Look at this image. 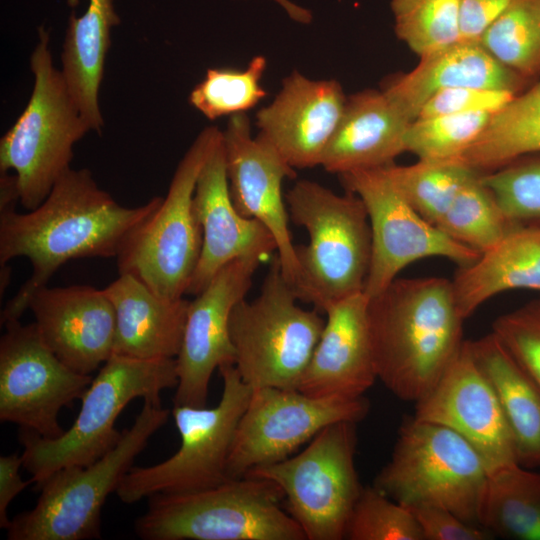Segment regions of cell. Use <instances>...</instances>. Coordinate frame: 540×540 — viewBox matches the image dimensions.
Returning <instances> with one entry per match:
<instances>
[{
	"instance_id": "cell-1",
	"label": "cell",
	"mask_w": 540,
	"mask_h": 540,
	"mask_svg": "<svg viewBox=\"0 0 540 540\" xmlns=\"http://www.w3.org/2000/svg\"><path fill=\"white\" fill-rule=\"evenodd\" d=\"M163 197L126 207L101 189L88 169L67 170L35 209H0L1 266L26 257L32 274L1 313V324L20 319L32 295L63 264L79 258L117 257L131 234L156 210Z\"/></svg>"
},
{
	"instance_id": "cell-2",
	"label": "cell",
	"mask_w": 540,
	"mask_h": 540,
	"mask_svg": "<svg viewBox=\"0 0 540 540\" xmlns=\"http://www.w3.org/2000/svg\"><path fill=\"white\" fill-rule=\"evenodd\" d=\"M368 316L377 378L398 398L417 403L464 343L452 281L396 278L369 298Z\"/></svg>"
},
{
	"instance_id": "cell-3",
	"label": "cell",
	"mask_w": 540,
	"mask_h": 540,
	"mask_svg": "<svg viewBox=\"0 0 540 540\" xmlns=\"http://www.w3.org/2000/svg\"><path fill=\"white\" fill-rule=\"evenodd\" d=\"M286 202L291 220L309 235L307 245L295 246L299 273L293 289L298 300L324 312L329 304L363 292L372 237L362 200L302 179L287 192Z\"/></svg>"
},
{
	"instance_id": "cell-4",
	"label": "cell",
	"mask_w": 540,
	"mask_h": 540,
	"mask_svg": "<svg viewBox=\"0 0 540 540\" xmlns=\"http://www.w3.org/2000/svg\"><path fill=\"white\" fill-rule=\"evenodd\" d=\"M178 383L176 360L137 359L112 354L81 397L74 423L57 438L21 429L23 467L39 485L53 472L89 465L116 446L115 423L129 402L141 397L160 403V393Z\"/></svg>"
},
{
	"instance_id": "cell-5",
	"label": "cell",
	"mask_w": 540,
	"mask_h": 540,
	"mask_svg": "<svg viewBox=\"0 0 540 540\" xmlns=\"http://www.w3.org/2000/svg\"><path fill=\"white\" fill-rule=\"evenodd\" d=\"M272 481L245 475L200 491L148 498L135 523L145 540H306Z\"/></svg>"
},
{
	"instance_id": "cell-6",
	"label": "cell",
	"mask_w": 540,
	"mask_h": 540,
	"mask_svg": "<svg viewBox=\"0 0 540 540\" xmlns=\"http://www.w3.org/2000/svg\"><path fill=\"white\" fill-rule=\"evenodd\" d=\"M38 35L30 57V99L0 140V172H14L20 203L27 210L46 199L71 168L74 145L91 131L54 65L47 31L41 27Z\"/></svg>"
},
{
	"instance_id": "cell-7",
	"label": "cell",
	"mask_w": 540,
	"mask_h": 540,
	"mask_svg": "<svg viewBox=\"0 0 540 540\" xmlns=\"http://www.w3.org/2000/svg\"><path fill=\"white\" fill-rule=\"evenodd\" d=\"M170 410L144 401L134 423L104 456L86 466L59 469L37 488L33 509L18 514L7 530L9 540H84L101 535V511L148 440L168 420Z\"/></svg>"
},
{
	"instance_id": "cell-8",
	"label": "cell",
	"mask_w": 540,
	"mask_h": 540,
	"mask_svg": "<svg viewBox=\"0 0 540 540\" xmlns=\"http://www.w3.org/2000/svg\"><path fill=\"white\" fill-rule=\"evenodd\" d=\"M489 473L481 455L458 433L410 417L401 424L391 458L374 486L405 506L443 507L479 525Z\"/></svg>"
},
{
	"instance_id": "cell-9",
	"label": "cell",
	"mask_w": 540,
	"mask_h": 540,
	"mask_svg": "<svg viewBox=\"0 0 540 540\" xmlns=\"http://www.w3.org/2000/svg\"><path fill=\"white\" fill-rule=\"evenodd\" d=\"M297 301L276 256L259 295L233 308L229 332L234 365L252 389H297L325 325L317 309H303Z\"/></svg>"
},
{
	"instance_id": "cell-10",
	"label": "cell",
	"mask_w": 540,
	"mask_h": 540,
	"mask_svg": "<svg viewBox=\"0 0 540 540\" xmlns=\"http://www.w3.org/2000/svg\"><path fill=\"white\" fill-rule=\"evenodd\" d=\"M221 133L208 126L198 134L180 160L166 196L116 257L119 274L134 276L162 298H182L197 266L202 229L193 197L200 171Z\"/></svg>"
},
{
	"instance_id": "cell-11",
	"label": "cell",
	"mask_w": 540,
	"mask_h": 540,
	"mask_svg": "<svg viewBox=\"0 0 540 540\" xmlns=\"http://www.w3.org/2000/svg\"><path fill=\"white\" fill-rule=\"evenodd\" d=\"M220 401L214 407L174 405L172 416L180 436L176 453L148 467H131L116 494L126 504L152 495L204 490L230 479L227 463L233 439L252 388L234 364L221 366Z\"/></svg>"
},
{
	"instance_id": "cell-12",
	"label": "cell",
	"mask_w": 540,
	"mask_h": 540,
	"mask_svg": "<svg viewBox=\"0 0 540 540\" xmlns=\"http://www.w3.org/2000/svg\"><path fill=\"white\" fill-rule=\"evenodd\" d=\"M356 424H330L299 454L246 474L268 479L281 489L286 510L306 540L345 539L350 515L363 488L354 461Z\"/></svg>"
},
{
	"instance_id": "cell-13",
	"label": "cell",
	"mask_w": 540,
	"mask_h": 540,
	"mask_svg": "<svg viewBox=\"0 0 540 540\" xmlns=\"http://www.w3.org/2000/svg\"><path fill=\"white\" fill-rule=\"evenodd\" d=\"M338 176L345 190L362 200L368 213L372 252L363 292L369 298L381 293L417 260L443 257L461 267L478 258L477 251L453 240L417 213L384 167Z\"/></svg>"
},
{
	"instance_id": "cell-14",
	"label": "cell",
	"mask_w": 540,
	"mask_h": 540,
	"mask_svg": "<svg viewBox=\"0 0 540 540\" xmlns=\"http://www.w3.org/2000/svg\"><path fill=\"white\" fill-rule=\"evenodd\" d=\"M369 410L367 399L316 398L298 389L254 388L238 423L227 463L229 478L290 457L326 426L358 423Z\"/></svg>"
},
{
	"instance_id": "cell-15",
	"label": "cell",
	"mask_w": 540,
	"mask_h": 540,
	"mask_svg": "<svg viewBox=\"0 0 540 540\" xmlns=\"http://www.w3.org/2000/svg\"><path fill=\"white\" fill-rule=\"evenodd\" d=\"M0 339V420L45 438L63 432L62 408L81 399L91 375L66 366L46 345L35 323H3Z\"/></svg>"
},
{
	"instance_id": "cell-16",
	"label": "cell",
	"mask_w": 540,
	"mask_h": 540,
	"mask_svg": "<svg viewBox=\"0 0 540 540\" xmlns=\"http://www.w3.org/2000/svg\"><path fill=\"white\" fill-rule=\"evenodd\" d=\"M263 259L237 258L222 267L190 301L183 338L176 356L178 383L174 405L206 406L211 376L226 364H235L229 321L233 308L252 285Z\"/></svg>"
},
{
	"instance_id": "cell-17",
	"label": "cell",
	"mask_w": 540,
	"mask_h": 540,
	"mask_svg": "<svg viewBox=\"0 0 540 540\" xmlns=\"http://www.w3.org/2000/svg\"><path fill=\"white\" fill-rule=\"evenodd\" d=\"M222 137L233 204L242 216L258 220L272 234L282 274L293 287L299 265L282 182L295 178V169L269 143L258 135L252 136L246 113L230 116Z\"/></svg>"
},
{
	"instance_id": "cell-18",
	"label": "cell",
	"mask_w": 540,
	"mask_h": 540,
	"mask_svg": "<svg viewBox=\"0 0 540 540\" xmlns=\"http://www.w3.org/2000/svg\"><path fill=\"white\" fill-rule=\"evenodd\" d=\"M413 417L458 433L477 450L490 471L517 462L501 406L473 357L469 341H464L437 384L416 403Z\"/></svg>"
},
{
	"instance_id": "cell-19",
	"label": "cell",
	"mask_w": 540,
	"mask_h": 540,
	"mask_svg": "<svg viewBox=\"0 0 540 540\" xmlns=\"http://www.w3.org/2000/svg\"><path fill=\"white\" fill-rule=\"evenodd\" d=\"M347 97L334 80H312L293 70L274 100L256 113L257 134L294 169L321 164Z\"/></svg>"
},
{
	"instance_id": "cell-20",
	"label": "cell",
	"mask_w": 540,
	"mask_h": 540,
	"mask_svg": "<svg viewBox=\"0 0 540 540\" xmlns=\"http://www.w3.org/2000/svg\"><path fill=\"white\" fill-rule=\"evenodd\" d=\"M193 207L202 229L200 257L186 294L198 295L229 262L249 255L267 261L277 251L269 230L242 216L229 190L222 133L197 179Z\"/></svg>"
},
{
	"instance_id": "cell-21",
	"label": "cell",
	"mask_w": 540,
	"mask_h": 540,
	"mask_svg": "<svg viewBox=\"0 0 540 540\" xmlns=\"http://www.w3.org/2000/svg\"><path fill=\"white\" fill-rule=\"evenodd\" d=\"M28 309L46 345L72 370L91 375L112 356L116 318L104 289L44 286Z\"/></svg>"
},
{
	"instance_id": "cell-22",
	"label": "cell",
	"mask_w": 540,
	"mask_h": 540,
	"mask_svg": "<svg viewBox=\"0 0 540 540\" xmlns=\"http://www.w3.org/2000/svg\"><path fill=\"white\" fill-rule=\"evenodd\" d=\"M369 297L360 292L329 304L325 325L297 389L316 397L354 399L377 372L369 326Z\"/></svg>"
},
{
	"instance_id": "cell-23",
	"label": "cell",
	"mask_w": 540,
	"mask_h": 540,
	"mask_svg": "<svg viewBox=\"0 0 540 540\" xmlns=\"http://www.w3.org/2000/svg\"><path fill=\"white\" fill-rule=\"evenodd\" d=\"M412 120L383 91L367 89L347 97L345 107L321 160L337 175L383 168L406 152Z\"/></svg>"
},
{
	"instance_id": "cell-24",
	"label": "cell",
	"mask_w": 540,
	"mask_h": 540,
	"mask_svg": "<svg viewBox=\"0 0 540 540\" xmlns=\"http://www.w3.org/2000/svg\"><path fill=\"white\" fill-rule=\"evenodd\" d=\"M527 83L481 43L459 40L420 57L415 68L393 77L382 90L413 121L425 102L441 90L475 87L518 94Z\"/></svg>"
},
{
	"instance_id": "cell-25",
	"label": "cell",
	"mask_w": 540,
	"mask_h": 540,
	"mask_svg": "<svg viewBox=\"0 0 540 540\" xmlns=\"http://www.w3.org/2000/svg\"><path fill=\"white\" fill-rule=\"evenodd\" d=\"M116 318L113 354L137 359L176 358L190 301L153 293L130 274L106 286Z\"/></svg>"
},
{
	"instance_id": "cell-26",
	"label": "cell",
	"mask_w": 540,
	"mask_h": 540,
	"mask_svg": "<svg viewBox=\"0 0 540 540\" xmlns=\"http://www.w3.org/2000/svg\"><path fill=\"white\" fill-rule=\"evenodd\" d=\"M451 281L464 319L502 292L528 289L540 293V224L513 229L475 261L458 267Z\"/></svg>"
},
{
	"instance_id": "cell-27",
	"label": "cell",
	"mask_w": 540,
	"mask_h": 540,
	"mask_svg": "<svg viewBox=\"0 0 540 540\" xmlns=\"http://www.w3.org/2000/svg\"><path fill=\"white\" fill-rule=\"evenodd\" d=\"M513 437L517 463L540 468V387L493 333L469 341Z\"/></svg>"
},
{
	"instance_id": "cell-28",
	"label": "cell",
	"mask_w": 540,
	"mask_h": 540,
	"mask_svg": "<svg viewBox=\"0 0 540 540\" xmlns=\"http://www.w3.org/2000/svg\"><path fill=\"white\" fill-rule=\"evenodd\" d=\"M120 23L114 0H89L81 16L72 13L61 54L62 75L90 130L101 133L104 125L99 91L110 35Z\"/></svg>"
},
{
	"instance_id": "cell-29",
	"label": "cell",
	"mask_w": 540,
	"mask_h": 540,
	"mask_svg": "<svg viewBox=\"0 0 540 540\" xmlns=\"http://www.w3.org/2000/svg\"><path fill=\"white\" fill-rule=\"evenodd\" d=\"M478 524L492 536L540 540V473L517 462L491 470Z\"/></svg>"
},
{
	"instance_id": "cell-30",
	"label": "cell",
	"mask_w": 540,
	"mask_h": 540,
	"mask_svg": "<svg viewBox=\"0 0 540 540\" xmlns=\"http://www.w3.org/2000/svg\"><path fill=\"white\" fill-rule=\"evenodd\" d=\"M535 152H540V78L492 115L463 159L486 173Z\"/></svg>"
},
{
	"instance_id": "cell-31",
	"label": "cell",
	"mask_w": 540,
	"mask_h": 540,
	"mask_svg": "<svg viewBox=\"0 0 540 540\" xmlns=\"http://www.w3.org/2000/svg\"><path fill=\"white\" fill-rule=\"evenodd\" d=\"M404 199L428 222L437 225L459 190L481 174L463 158L423 160L405 166L384 167Z\"/></svg>"
},
{
	"instance_id": "cell-32",
	"label": "cell",
	"mask_w": 540,
	"mask_h": 540,
	"mask_svg": "<svg viewBox=\"0 0 540 540\" xmlns=\"http://www.w3.org/2000/svg\"><path fill=\"white\" fill-rule=\"evenodd\" d=\"M502 65L529 82L540 78V0H510L480 40Z\"/></svg>"
},
{
	"instance_id": "cell-33",
	"label": "cell",
	"mask_w": 540,
	"mask_h": 540,
	"mask_svg": "<svg viewBox=\"0 0 540 540\" xmlns=\"http://www.w3.org/2000/svg\"><path fill=\"white\" fill-rule=\"evenodd\" d=\"M481 174L459 190L436 225L447 236L479 254L519 227L506 217L491 191L481 181Z\"/></svg>"
},
{
	"instance_id": "cell-34",
	"label": "cell",
	"mask_w": 540,
	"mask_h": 540,
	"mask_svg": "<svg viewBox=\"0 0 540 540\" xmlns=\"http://www.w3.org/2000/svg\"><path fill=\"white\" fill-rule=\"evenodd\" d=\"M267 67L263 55L254 56L245 69L210 68L192 89L188 101L207 119L246 113L267 95L261 84Z\"/></svg>"
},
{
	"instance_id": "cell-35",
	"label": "cell",
	"mask_w": 540,
	"mask_h": 540,
	"mask_svg": "<svg viewBox=\"0 0 540 540\" xmlns=\"http://www.w3.org/2000/svg\"><path fill=\"white\" fill-rule=\"evenodd\" d=\"M396 36L419 57L459 41V0H391Z\"/></svg>"
},
{
	"instance_id": "cell-36",
	"label": "cell",
	"mask_w": 540,
	"mask_h": 540,
	"mask_svg": "<svg viewBox=\"0 0 540 540\" xmlns=\"http://www.w3.org/2000/svg\"><path fill=\"white\" fill-rule=\"evenodd\" d=\"M492 115L476 112L416 118L406 134V151L423 160L463 158L484 132Z\"/></svg>"
},
{
	"instance_id": "cell-37",
	"label": "cell",
	"mask_w": 540,
	"mask_h": 540,
	"mask_svg": "<svg viewBox=\"0 0 540 540\" xmlns=\"http://www.w3.org/2000/svg\"><path fill=\"white\" fill-rule=\"evenodd\" d=\"M506 217L519 226L540 224V152L481 174Z\"/></svg>"
},
{
	"instance_id": "cell-38",
	"label": "cell",
	"mask_w": 540,
	"mask_h": 540,
	"mask_svg": "<svg viewBox=\"0 0 540 540\" xmlns=\"http://www.w3.org/2000/svg\"><path fill=\"white\" fill-rule=\"evenodd\" d=\"M345 539L424 540L410 509L374 485L362 488L350 515Z\"/></svg>"
},
{
	"instance_id": "cell-39",
	"label": "cell",
	"mask_w": 540,
	"mask_h": 540,
	"mask_svg": "<svg viewBox=\"0 0 540 540\" xmlns=\"http://www.w3.org/2000/svg\"><path fill=\"white\" fill-rule=\"evenodd\" d=\"M492 332L540 387V296L496 318Z\"/></svg>"
},
{
	"instance_id": "cell-40",
	"label": "cell",
	"mask_w": 540,
	"mask_h": 540,
	"mask_svg": "<svg viewBox=\"0 0 540 540\" xmlns=\"http://www.w3.org/2000/svg\"><path fill=\"white\" fill-rule=\"evenodd\" d=\"M515 95L508 91L475 87L445 89L433 94L421 107L416 118L476 112L494 114Z\"/></svg>"
},
{
	"instance_id": "cell-41",
	"label": "cell",
	"mask_w": 540,
	"mask_h": 540,
	"mask_svg": "<svg viewBox=\"0 0 540 540\" xmlns=\"http://www.w3.org/2000/svg\"><path fill=\"white\" fill-rule=\"evenodd\" d=\"M416 519L424 540H489L493 536L453 512L430 504L407 506Z\"/></svg>"
},
{
	"instance_id": "cell-42",
	"label": "cell",
	"mask_w": 540,
	"mask_h": 540,
	"mask_svg": "<svg viewBox=\"0 0 540 540\" xmlns=\"http://www.w3.org/2000/svg\"><path fill=\"white\" fill-rule=\"evenodd\" d=\"M510 0H459V40L479 42Z\"/></svg>"
},
{
	"instance_id": "cell-43",
	"label": "cell",
	"mask_w": 540,
	"mask_h": 540,
	"mask_svg": "<svg viewBox=\"0 0 540 540\" xmlns=\"http://www.w3.org/2000/svg\"><path fill=\"white\" fill-rule=\"evenodd\" d=\"M21 466H23L22 455L13 453L0 457V527L4 529H7L11 522L7 515L8 506L19 493L33 483L32 479L28 481L22 479Z\"/></svg>"
},
{
	"instance_id": "cell-44",
	"label": "cell",
	"mask_w": 540,
	"mask_h": 540,
	"mask_svg": "<svg viewBox=\"0 0 540 540\" xmlns=\"http://www.w3.org/2000/svg\"><path fill=\"white\" fill-rule=\"evenodd\" d=\"M281 7L288 17L299 24H310L313 20L312 12L291 0H270Z\"/></svg>"
}]
</instances>
